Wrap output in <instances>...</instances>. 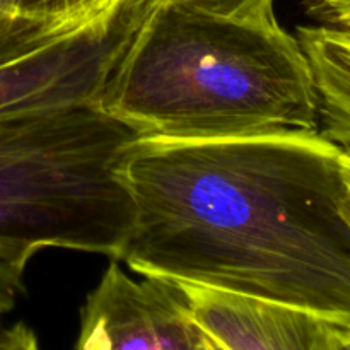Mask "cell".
I'll list each match as a JSON object with an SVG mask.
<instances>
[{
	"mask_svg": "<svg viewBox=\"0 0 350 350\" xmlns=\"http://www.w3.org/2000/svg\"><path fill=\"white\" fill-rule=\"evenodd\" d=\"M304 10L317 26L350 34V0H304Z\"/></svg>",
	"mask_w": 350,
	"mask_h": 350,
	"instance_id": "cell-11",
	"label": "cell"
},
{
	"mask_svg": "<svg viewBox=\"0 0 350 350\" xmlns=\"http://www.w3.org/2000/svg\"><path fill=\"white\" fill-rule=\"evenodd\" d=\"M159 0H111L0 64V118L96 105Z\"/></svg>",
	"mask_w": 350,
	"mask_h": 350,
	"instance_id": "cell-4",
	"label": "cell"
},
{
	"mask_svg": "<svg viewBox=\"0 0 350 350\" xmlns=\"http://www.w3.org/2000/svg\"><path fill=\"white\" fill-rule=\"evenodd\" d=\"M191 9L255 24H279L273 0H173Z\"/></svg>",
	"mask_w": 350,
	"mask_h": 350,
	"instance_id": "cell-9",
	"label": "cell"
},
{
	"mask_svg": "<svg viewBox=\"0 0 350 350\" xmlns=\"http://www.w3.org/2000/svg\"><path fill=\"white\" fill-rule=\"evenodd\" d=\"M349 36H350V34H349Z\"/></svg>",
	"mask_w": 350,
	"mask_h": 350,
	"instance_id": "cell-18",
	"label": "cell"
},
{
	"mask_svg": "<svg viewBox=\"0 0 350 350\" xmlns=\"http://www.w3.org/2000/svg\"><path fill=\"white\" fill-rule=\"evenodd\" d=\"M74 350H211L174 284L135 280L116 260L85 299Z\"/></svg>",
	"mask_w": 350,
	"mask_h": 350,
	"instance_id": "cell-5",
	"label": "cell"
},
{
	"mask_svg": "<svg viewBox=\"0 0 350 350\" xmlns=\"http://www.w3.org/2000/svg\"><path fill=\"white\" fill-rule=\"evenodd\" d=\"M67 26L70 24L55 26V24L38 23V21L17 19L14 26L0 33V64L33 50Z\"/></svg>",
	"mask_w": 350,
	"mask_h": 350,
	"instance_id": "cell-10",
	"label": "cell"
},
{
	"mask_svg": "<svg viewBox=\"0 0 350 350\" xmlns=\"http://www.w3.org/2000/svg\"><path fill=\"white\" fill-rule=\"evenodd\" d=\"M109 2L111 0H14V12L21 19L62 26L81 23Z\"/></svg>",
	"mask_w": 350,
	"mask_h": 350,
	"instance_id": "cell-8",
	"label": "cell"
},
{
	"mask_svg": "<svg viewBox=\"0 0 350 350\" xmlns=\"http://www.w3.org/2000/svg\"><path fill=\"white\" fill-rule=\"evenodd\" d=\"M340 157L320 132L140 139L122 164L135 219L120 260L142 277L286 304L350 330Z\"/></svg>",
	"mask_w": 350,
	"mask_h": 350,
	"instance_id": "cell-1",
	"label": "cell"
},
{
	"mask_svg": "<svg viewBox=\"0 0 350 350\" xmlns=\"http://www.w3.org/2000/svg\"><path fill=\"white\" fill-rule=\"evenodd\" d=\"M180 289L215 350H337L344 328L310 311L191 284Z\"/></svg>",
	"mask_w": 350,
	"mask_h": 350,
	"instance_id": "cell-6",
	"label": "cell"
},
{
	"mask_svg": "<svg viewBox=\"0 0 350 350\" xmlns=\"http://www.w3.org/2000/svg\"><path fill=\"white\" fill-rule=\"evenodd\" d=\"M313 74L321 135L350 150V36L321 26L297 27Z\"/></svg>",
	"mask_w": 350,
	"mask_h": 350,
	"instance_id": "cell-7",
	"label": "cell"
},
{
	"mask_svg": "<svg viewBox=\"0 0 350 350\" xmlns=\"http://www.w3.org/2000/svg\"><path fill=\"white\" fill-rule=\"evenodd\" d=\"M16 12H14V0H0V33L9 29L17 23Z\"/></svg>",
	"mask_w": 350,
	"mask_h": 350,
	"instance_id": "cell-14",
	"label": "cell"
},
{
	"mask_svg": "<svg viewBox=\"0 0 350 350\" xmlns=\"http://www.w3.org/2000/svg\"><path fill=\"white\" fill-rule=\"evenodd\" d=\"M99 108L163 142L320 132L313 74L299 41L255 24L159 0Z\"/></svg>",
	"mask_w": 350,
	"mask_h": 350,
	"instance_id": "cell-2",
	"label": "cell"
},
{
	"mask_svg": "<svg viewBox=\"0 0 350 350\" xmlns=\"http://www.w3.org/2000/svg\"><path fill=\"white\" fill-rule=\"evenodd\" d=\"M211 350H215V349H214V347H212V345H211Z\"/></svg>",
	"mask_w": 350,
	"mask_h": 350,
	"instance_id": "cell-17",
	"label": "cell"
},
{
	"mask_svg": "<svg viewBox=\"0 0 350 350\" xmlns=\"http://www.w3.org/2000/svg\"><path fill=\"white\" fill-rule=\"evenodd\" d=\"M340 164H342V176H344V183H345V190H347V200L350 207V150L342 149Z\"/></svg>",
	"mask_w": 350,
	"mask_h": 350,
	"instance_id": "cell-15",
	"label": "cell"
},
{
	"mask_svg": "<svg viewBox=\"0 0 350 350\" xmlns=\"http://www.w3.org/2000/svg\"><path fill=\"white\" fill-rule=\"evenodd\" d=\"M139 133L96 105L0 118V258L43 248L120 260L135 219L122 178Z\"/></svg>",
	"mask_w": 350,
	"mask_h": 350,
	"instance_id": "cell-3",
	"label": "cell"
},
{
	"mask_svg": "<svg viewBox=\"0 0 350 350\" xmlns=\"http://www.w3.org/2000/svg\"><path fill=\"white\" fill-rule=\"evenodd\" d=\"M337 350H350V330L342 332L340 344H338Z\"/></svg>",
	"mask_w": 350,
	"mask_h": 350,
	"instance_id": "cell-16",
	"label": "cell"
},
{
	"mask_svg": "<svg viewBox=\"0 0 350 350\" xmlns=\"http://www.w3.org/2000/svg\"><path fill=\"white\" fill-rule=\"evenodd\" d=\"M0 350H40V345L27 325L16 323L0 332Z\"/></svg>",
	"mask_w": 350,
	"mask_h": 350,
	"instance_id": "cell-13",
	"label": "cell"
},
{
	"mask_svg": "<svg viewBox=\"0 0 350 350\" xmlns=\"http://www.w3.org/2000/svg\"><path fill=\"white\" fill-rule=\"evenodd\" d=\"M26 269L0 258V317L16 306L17 296L23 293V277Z\"/></svg>",
	"mask_w": 350,
	"mask_h": 350,
	"instance_id": "cell-12",
	"label": "cell"
}]
</instances>
